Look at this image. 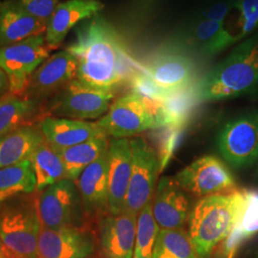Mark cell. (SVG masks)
I'll return each instance as SVG.
<instances>
[{
	"label": "cell",
	"instance_id": "6da1fadb",
	"mask_svg": "<svg viewBox=\"0 0 258 258\" xmlns=\"http://www.w3.org/2000/svg\"><path fill=\"white\" fill-rule=\"evenodd\" d=\"M67 50L78 61L76 80L93 89L113 92L137 73L122 38L98 15L78 29L76 40Z\"/></svg>",
	"mask_w": 258,
	"mask_h": 258
},
{
	"label": "cell",
	"instance_id": "7a4b0ae2",
	"mask_svg": "<svg viewBox=\"0 0 258 258\" xmlns=\"http://www.w3.org/2000/svg\"><path fill=\"white\" fill-rule=\"evenodd\" d=\"M257 88L258 32L194 85L198 103L235 98Z\"/></svg>",
	"mask_w": 258,
	"mask_h": 258
},
{
	"label": "cell",
	"instance_id": "3957f363",
	"mask_svg": "<svg viewBox=\"0 0 258 258\" xmlns=\"http://www.w3.org/2000/svg\"><path fill=\"white\" fill-rule=\"evenodd\" d=\"M244 202L242 190L200 198L188 218V235L198 258H211L233 228Z\"/></svg>",
	"mask_w": 258,
	"mask_h": 258
},
{
	"label": "cell",
	"instance_id": "277c9868",
	"mask_svg": "<svg viewBox=\"0 0 258 258\" xmlns=\"http://www.w3.org/2000/svg\"><path fill=\"white\" fill-rule=\"evenodd\" d=\"M37 201L15 197L0 207V242L18 258H40Z\"/></svg>",
	"mask_w": 258,
	"mask_h": 258
},
{
	"label": "cell",
	"instance_id": "5b68a950",
	"mask_svg": "<svg viewBox=\"0 0 258 258\" xmlns=\"http://www.w3.org/2000/svg\"><path fill=\"white\" fill-rule=\"evenodd\" d=\"M130 148L132 171L122 212L138 215L152 201L162 168L156 151L145 139L130 140Z\"/></svg>",
	"mask_w": 258,
	"mask_h": 258
},
{
	"label": "cell",
	"instance_id": "8992f818",
	"mask_svg": "<svg viewBox=\"0 0 258 258\" xmlns=\"http://www.w3.org/2000/svg\"><path fill=\"white\" fill-rule=\"evenodd\" d=\"M42 228H80L83 221V203L77 184L62 179L43 189L37 200Z\"/></svg>",
	"mask_w": 258,
	"mask_h": 258
},
{
	"label": "cell",
	"instance_id": "52a82bcc",
	"mask_svg": "<svg viewBox=\"0 0 258 258\" xmlns=\"http://www.w3.org/2000/svg\"><path fill=\"white\" fill-rule=\"evenodd\" d=\"M45 32L0 48V69L7 75L10 91H25L32 75L50 56Z\"/></svg>",
	"mask_w": 258,
	"mask_h": 258
},
{
	"label": "cell",
	"instance_id": "ba28073f",
	"mask_svg": "<svg viewBox=\"0 0 258 258\" xmlns=\"http://www.w3.org/2000/svg\"><path fill=\"white\" fill-rule=\"evenodd\" d=\"M186 194L197 198L211 195H226L238 191L228 167L214 156H204L185 166L173 178Z\"/></svg>",
	"mask_w": 258,
	"mask_h": 258
},
{
	"label": "cell",
	"instance_id": "9c48e42d",
	"mask_svg": "<svg viewBox=\"0 0 258 258\" xmlns=\"http://www.w3.org/2000/svg\"><path fill=\"white\" fill-rule=\"evenodd\" d=\"M97 122L113 139L128 138L148 129H156L154 113L146 101L134 92L113 102Z\"/></svg>",
	"mask_w": 258,
	"mask_h": 258
},
{
	"label": "cell",
	"instance_id": "30bf717a",
	"mask_svg": "<svg viewBox=\"0 0 258 258\" xmlns=\"http://www.w3.org/2000/svg\"><path fill=\"white\" fill-rule=\"evenodd\" d=\"M113 98L114 93L93 89L75 79L55 95L51 112L57 118L99 119L108 111Z\"/></svg>",
	"mask_w": 258,
	"mask_h": 258
},
{
	"label": "cell",
	"instance_id": "8fae6325",
	"mask_svg": "<svg viewBox=\"0 0 258 258\" xmlns=\"http://www.w3.org/2000/svg\"><path fill=\"white\" fill-rule=\"evenodd\" d=\"M218 149L234 167L248 166L258 159V113L227 122L218 135Z\"/></svg>",
	"mask_w": 258,
	"mask_h": 258
},
{
	"label": "cell",
	"instance_id": "7c38bea8",
	"mask_svg": "<svg viewBox=\"0 0 258 258\" xmlns=\"http://www.w3.org/2000/svg\"><path fill=\"white\" fill-rule=\"evenodd\" d=\"M78 61L67 49L49 56L30 78L27 92L33 101L44 99L58 92L77 76Z\"/></svg>",
	"mask_w": 258,
	"mask_h": 258
},
{
	"label": "cell",
	"instance_id": "4fadbf2b",
	"mask_svg": "<svg viewBox=\"0 0 258 258\" xmlns=\"http://www.w3.org/2000/svg\"><path fill=\"white\" fill-rule=\"evenodd\" d=\"M151 204L160 230L184 229L192 210L188 194L169 177L158 182Z\"/></svg>",
	"mask_w": 258,
	"mask_h": 258
},
{
	"label": "cell",
	"instance_id": "5bb4252c",
	"mask_svg": "<svg viewBox=\"0 0 258 258\" xmlns=\"http://www.w3.org/2000/svg\"><path fill=\"white\" fill-rule=\"evenodd\" d=\"M94 249L92 235L80 228H41L38 238L40 258H87Z\"/></svg>",
	"mask_w": 258,
	"mask_h": 258
},
{
	"label": "cell",
	"instance_id": "9a60e30c",
	"mask_svg": "<svg viewBox=\"0 0 258 258\" xmlns=\"http://www.w3.org/2000/svg\"><path fill=\"white\" fill-rule=\"evenodd\" d=\"M132 171L130 140L112 139L108 147V211L117 215L123 212Z\"/></svg>",
	"mask_w": 258,
	"mask_h": 258
},
{
	"label": "cell",
	"instance_id": "2e32d148",
	"mask_svg": "<svg viewBox=\"0 0 258 258\" xmlns=\"http://www.w3.org/2000/svg\"><path fill=\"white\" fill-rule=\"evenodd\" d=\"M145 72L162 91L175 92L194 84L195 65L185 54L163 53L151 60Z\"/></svg>",
	"mask_w": 258,
	"mask_h": 258
},
{
	"label": "cell",
	"instance_id": "e0dca14e",
	"mask_svg": "<svg viewBox=\"0 0 258 258\" xmlns=\"http://www.w3.org/2000/svg\"><path fill=\"white\" fill-rule=\"evenodd\" d=\"M138 215L121 212L100 222L101 249L104 258H133Z\"/></svg>",
	"mask_w": 258,
	"mask_h": 258
},
{
	"label": "cell",
	"instance_id": "ac0fdd59",
	"mask_svg": "<svg viewBox=\"0 0 258 258\" xmlns=\"http://www.w3.org/2000/svg\"><path fill=\"white\" fill-rule=\"evenodd\" d=\"M39 129L49 144L56 151L80 145L97 138H108L98 122L46 117L40 121Z\"/></svg>",
	"mask_w": 258,
	"mask_h": 258
},
{
	"label": "cell",
	"instance_id": "d6986e66",
	"mask_svg": "<svg viewBox=\"0 0 258 258\" xmlns=\"http://www.w3.org/2000/svg\"><path fill=\"white\" fill-rule=\"evenodd\" d=\"M102 8V2L98 0H68L59 3L46 25L45 37L49 47L57 48L76 24L97 16Z\"/></svg>",
	"mask_w": 258,
	"mask_h": 258
},
{
	"label": "cell",
	"instance_id": "ffe728a7",
	"mask_svg": "<svg viewBox=\"0 0 258 258\" xmlns=\"http://www.w3.org/2000/svg\"><path fill=\"white\" fill-rule=\"evenodd\" d=\"M77 186L84 213L94 215L108 211V150L83 170Z\"/></svg>",
	"mask_w": 258,
	"mask_h": 258
},
{
	"label": "cell",
	"instance_id": "44dd1931",
	"mask_svg": "<svg viewBox=\"0 0 258 258\" xmlns=\"http://www.w3.org/2000/svg\"><path fill=\"white\" fill-rule=\"evenodd\" d=\"M238 38L231 35L223 26V23L201 19L192 28L188 29L182 37L181 44L174 51H192L200 55H212L221 52Z\"/></svg>",
	"mask_w": 258,
	"mask_h": 258
},
{
	"label": "cell",
	"instance_id": "7402d4cb",
	"mask_svg": "<svg viewBox=\"0 0 258 258\" xmlns=\"http://www.w3.org/2000/svg\"><path fill=\"white\" fill-rule=\"evenodd\" d=\"M46 24L27 14L16 0L0 6V48L23 41L44 33Z\"/></svg>",
	"mask_w": 258,
	"mask_h": 258
},
{
	"label": "cell",
	"instance_id": "603a6c76",
	"mask_svg": "<svg viewBox=\"0 0 258 258\" xmlns=\"http://www.w3.org/2000/svg\"><path fill=\"white\" fill-rule=\"evenodd\" d=\"M244 202L230 234L221 244L222 258H233L240 246L258 232V190L243 189Z\"/></svg>",
	"mask_w": 258,
	"mask_h": 258
},
{
	"label": "cell",
	"instance_id": "cb8c5ba5",
	"mask_svg": "<svg viewBox=\"0 0 258 258\" xmlns=\"http://www.w3.org/2000/svg\"><path fill=\"white\" fill-rule=\"evenodd\" d=\"M43 142L40 129L22 125L0 138V169L30 159L34 150Z\"/></svg>",
	"mask_w": 258,
	"mask_h": 258
},
{
	"label": "cell",
	"instance_id": "d4e9b609",
	"mask_svg": "<svg viewBox=\"0 0 258 258\" xmlns=\"http://www.w3.org/2000/svg\"><path fill=\"white\" fill-rule=\"evenodd\" d=\"M195 83L175 92L168 93L155 112L156 129L173 127L182 129L189 118L192 109L198 104Z\"/></svg>",
	"mask_w": 258,
	"mask_h": 258
},
{
	"label": "cell",
	"instance_id": "484cf974",
	"mask_svg": "<svg viewBox=\"0 0 258 258\" xmlns=\"http://www.w3.org/2000/svg\"><path fill=\"white\" fill-rule=\"evenodd\" d=\"M108 138H97L58 151L65 168V179L77 182L83 170L108 150Z\"/></svg>",
	"mask_w": 258,
	"mask_h": 258
},
{
	"label": "cell",
	"instance_id": "4316f807",
	"mask_svg": "<svg viewBox=\"0 0 258 258\" xmlns=\"http://www.w3.org/2000/svg\"><path fill=\"white\" fill-rule=\"evenodd\" d=\"M36 178V190H43L51 184L65 178L63 161L58 151L46 142L37 147L30 157Z\"/></svg>",
	"mask_w": 258,
	"mask_h": 258
},
{
	"label": "cell",
	"instance_id": "83f0119b",
	"mask_svg": "<svg viewBox=\"0 0 258 258\" xmlns=\"http://www.w3.org/2000/svg\"><path fill=\"white\" fill-rule=\"evenodd\" d=\"M36 190V178L30 160L0 169V207L21 194Z\"/></svg>",
	"mask_w": 258,
	"mask_h": 258
},
{
	"label": "cell",
	"instance_id": "f1b7e54d",
	"mask_svg": "<svg viewBox=\"0 0 258 258\" xmlns=\"http://www.w3.org/2000/svg\"><path fill=\"white\" fill-rule=\"evenodd\" d=\"M37 109V102L17 94L0 97V138L24 125Z\"/></svg>",
	"mask_w": 258,
	"mask_h": 258
},
{
	"label": "cell",
	"instance_id": "f546056e",
	"mask_svg": "<svg viewBox=\"0 0 258 258\" xmlns=\"http://www.w3.org/2000/svg\"><path fill=\"white\" fill-rule=\"evenodd\" d=\"M152 258H198L187 231L160 230Z\"/></svg>",
	"mask_w": 258,
	"mask_h": 258
},
{
	"label": "cell",
	"instance_id": "4dcf8cb0",
	"mask_svg": "<svg viewBox=\"0 0 258 258\" xmlns=\"http://www.w3.org/2000/svg\"><path fill=\"white\" fill-rule=\"evenodd\" d=\"M159 231L160 228L153 216L150 202L138 214L133 258H152Z\"/></svg>",
	"mask_w": 258,
	"mask_h": 258
},
{
	"label": "cell",
	"instance_id": "1f68e13d",
	"mask_svg": "<svg viewBox=\"0 0 258 258\" xmlns=\"http://www.w3.org/2000/svg\"><path fill=\"white\" fill-rule=\"evenodd\" d=\"M30 16L46 24L57 7L58 0H16Z\"/></svg>",
	"mask_w": 258,
	"mask_h": 258
},
{
	"label": "cell",
	"instance_id": "d6a6232c",
	"mask_svg": "<svg viewBox=\"0 0 258 258\" xmlns=\"http://www.w3.org/2000/svg\"><path fill=\"white\" fill-rule=\"evenodd\" d=\"M236 8L240 12L239 38H242L247 37L258 28V0H239Z\"/></svg>",
	"mask_w": 258,
	"mask_h": 258
},
{
	"label": "cell",
	"instance_id": "836d02e7",
	"mask_svg": "<svg viewBox=\"0 0 258 258\" xmlns=\"http://www.w3.org/2000/svg\"><path fill=\"white\" fill-rule=\"evenodd\" d=\"M230 10H231V5L229 3L219 2L210 7L209 9L205 10L201 15V19H209V20L223 23L226 17L228 16V13Z\"/></svg>",
	"mask_w": 258,
	"mask_h": 258
},
{
	"label": "cell",
	"instance_id": "e575fe53",
	"mask_svg": "<svg viewBox=\"0 0 258 258\" xmlns=\"http://www.w3.org/2000/svg\"><path fill=\"white\" fill-rule=\"evenodd\" d=\"M10 90L9 80L7 75L0 69V97L4 96L5 93Z\"/></svg>",
	"mask_w": 258,
	"mask_h": 258
},
{
	"label": "cell",
	"instance_id": "d590c367",
	"mask_svg": "<svg viewBox=\"0 0 258 258\" xmlns=\"http://www.w3.org/2000/svg\"><path fill=\"white\" fill-rule=\"evenodd\" d=\"M0 258H9L6 252V248L2 245L1 242H0Z\"/></svg>",
	"mask_w": 258,
	"mask_h": 258
},
{
	"label": "cell",
	"instance_id": "8d00e7d4",
	"mask_svg": "<svg viewBox=\"0 0 258 258\" xmlns=\"http://www.w3.org/2000/svg\"><path fill=\"white\" fill-rule=\"evenodd\" d=\"M1 4H2V3H1V2H0V6H1Z\"/></svg>",
	"mask_w": 258,
	"mask_h": 258
}]
</instances>
